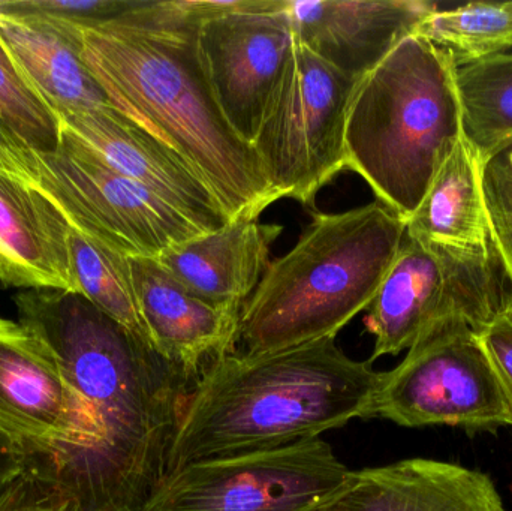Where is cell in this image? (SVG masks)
Returning a JSON list of instances; mask_svg holds the SVG:
<instances>
[{
  "instance_id": "1",
  "label": "cell",
  "mask_w": 512,
  "mask_h": 511,
  "mask_svg": "<svg viewBox=\"0 0 512 511\" xmlns=\"http://www.w3.org/2000/svg\"><path fill=\"white\" fill-rule=\"evenodd\" d=\"M14 302L18 321L56 354L95 429L71 464L35 470L77 511H143L167 476L191 378L80 294L26 290Z\"/></svg>"
},
{
  "instance_id": "2",
  "label": "cell",
  "mask_w": 512,
  "mask_h": 511,
  "mask_svg": "<svg viewBox=\"0 0 512 511\" xmlns=\"http://www.w3.org/2000/svg\"><path fill=\"white\" fill-rule=\"evenodd\" d=\"M200 23L189 0H146L122 20L84 29V62L117 111L203 177L231 222L254 221L277 197L210 90Z\"/></svg>"
},
{
  "instance_id": "3",
  "label": "cell",
  "mask_w": 512,
  "mask_h": 511,
  "mask_svg": "<svg viewBox=\"0 0 512 511\" xmlns=\"http://www.w3.org/2000/svg\"><path fill=\"white\" fill-rule=\"evenodd\" d=\"M382 374L336 338L267 354H227L191 387L168 473L192 462L315 440L373 417Z\"/></svg>"
},
{
  "instance_id": "4",
  "label": "cell",
  "mask_w": 512,
  "mask_h": 511,
  "mask_svg": "<svg viewBox=\"0 0 512 511\" xmlns=\"http://www.w3.org/2000/svg\"><path fill=\"white\" fill-rule=\"evenodd\" d=\"M408 222L379 203L316 213L297 245L268 264L240 317L246 354L336 338L369 309L406 239Z\"/></svg>"
},
{
  "instance_id": "5",
  "label": "cell",
  "mask_w": 512,
  "mask_h": 511,
  "mask_svg": "<svg viewBox=\"0 0 512 511\" xmlns=\"http://www.w3.org/2000/svg\"><path fill=\"white\" fill-rule=\"evenodd\" d=\"M463 134L456 68L444 51L412 33L355 87L346 168L408 222Z\"/></svg>"
},
{
  "instance_id": "6",
  "label": "cell",
  "mask_w": 512,
  "mask_h": 511,
  "mask_svg": "<svg viewBox=\"0 0 512 511\" xmlns=\"http://www.w3.org/2000/svg\"><path fill=\"white\" fill-rule=\"evenodd\" d=\"M358 81L295 39L252 144L277 200L312 207L345 170L346 116Z\"/></svg>"
},
{
  "instance_id": "7",
  "label": "cell",
  "mask_w": 512,
  "mask_h": 511,
  "mask_svg": "<svg viewBox=\"0 0 512 511\" xmlns=\"http://www.w3.org/2000/svg\"><path fill=\"white\" fill-rule=\"evenodd\" d=\"M504 267L498 252L468 254L424 245L406 236L369 308L373 360L397 356L450 323L483 332L505 308Z\"/></svg>"
},
{
  "instance_id": "8",
  "label": "cell",
  "mask_w": 512,
  "mask_h": 511,
  "mask_svg": "<svg viewBox=\"0 0 512 511\" xmlns=\"http://www.w3.org/2000/svg\"><path fill=\"white\" fill-rule=\"evenodd\" d=\"M349 473L330 444L315 438L177 468L143 511H321Z\"/></svg>"
},
{
  "instance_id": "9",
  "label": "cell",
  "mask_w": 512,
  "mask_h": 511,
  "mask_svg": "<svg viewBox=\"0 0 512 511\" xmlns=\"http://www.w3.org/2000/svg\"><path fill=\"white\" fill-rule=\"evenodd\" d=\"M373 417L403 428L445 425L471 432L512 426V411L478 333L450 323L418 339L382 374Z\"/></svg>"
},
{
  "instance_id": "10",
  "label": "cell",
  "mask_w": 512,
  "mask_h": 511,
  "mask_svg": "<svg viewBox=\"0 0 512 511\" xmlns=\"http://www.w3.org/2000/svg\"><path fill=\"white\" fill-rule=\"evenodd\" d=\"M62 131V129H60ZM38 189L72 228L128 258H156L203 231L161 198L108 167L62 131L56 152L36 153Z\"/></svg>"
},
{
  "instance_id": "11",
  "label": "cell",
  "mask_w": 512,
  "mask_h": 511,
  "mask_svg": "<svg viewBox=\"0 0 512 511\" xmlns=\"http://www.w3.org/2000/svg\"><path fill=\"white\" fill-rule=\"evenodd\" d=\"M0 434L39 471L66 467L95 438L89 411L47 342L20 321L2 317Z\"/></svg>"
},
{
  "instance_id": "12",
  "label": "cell",
  "mask_w": 512,
  "mask_h": 511,
  "mask_svg": "<svg viewBox=\"0 0 512 511\" xmlns=\"http://www.w3.org/2000/svg\"><path fill=\"white\" fill-rule=\"evenodd\" d=\"M294 45L288 0H243L198 26L207 83L228 125L249 146Z\"/></svg>"
},
{
  "instance_id": "13",
  "label": "cell",
  "mask_w": 512,
  "mask_h": 511,
  "mask_svg": "<svg viewBox=\"0 0 512 511\" xmlns=\"http://www.w3.org/2000/svg\"><path fill=\"white\" fill-rule=\"evenodd\" d=\"M59 122L62 131L108 167L161 198L203 233L230 224L224 207L191 164L116 108L78 111Z\"/></svg>"
},
{
  "instance_id": "14",
  "label": "cell",
  "mask_w": 512,
  "mask_h": 511,
  "mask_svg": "<svg viewBox=\"0 0 512 511\" xmlns=\"http://www.w3.org/2000/svg\"><path fill=\"white\" fill-rule=\"evenodd\" d=\"M138 311L153 350L192 381L234 353L242 309L206 302L152 258H129Z\"/></svg>"
},
{
  "instance_id": "15",
  "label": "cell",
  "mask_w": 512,
  "mask_h": 511,
  "mask_svg": "<svg viewBox=\"0 0 512 511\" xmlns=\"http://www.w3.org/2000/svg\"><path fill=\"white\" fill-rule=\"evenodd\" d=\"M295 39L361 80L438 6L426 0H288Z\"/></svg>"
},
{
  "instance_id": "16",
  "label": "cell",
  "mask_w": 512,
  "mask_h": 511,
  "mask_svg": "<svg viewBox=\"0 0 512 511\" xmlns=\"http://www.w3.org/2000/svg\"><path fill=\"white\" fill-rule=\"evenodd\" d=\"M321 511H508L492 477L453 462L412 458L351 471Z\"/></svg>"
},
{
  "instance_id": "17",
  "label": "cell",
  "mask_w": 512,
  "mask_h": 511,
  "mask_svg": "<svg viewBox=\"0 0 512 511\" xmlns=\"http://www.w3.org/2000/svg\"><path fill=\"white\" fill-rule=\"evenodd\" d=\"M0 42L15 72L57 119L113 107L83 57V29L29 14H0Z\"/></svg>"
},
{
  "instance_id": "18",
  "label": "cell",
  "mask_w": 512,
  "mask_h": 511,
  "mask_svg": "<svg viewBox=\"0 0 512 511\" xmlns=\"http://www.w3.org/2000/svg\"><path fill=\"white\" fill-rule=\"evenodd\" d=\"M71 225L35 186L0 174V282L26 290L78 294Z\"/></svg>"
},
{
  "instance_id": "19",
  "label": "cell",
  "mask_w": 512,
  "mask_h": 511,
  "mask_svg": "<svg viewBox=\"0 0 512 511\" xmlns=\"http://www.w3.org/2000/svg\"><path fill=\"white\" fill-rule=\"evenodd\" d=\"M279 224L230 222L200 234L156 258L183 287L206 302L243 309L268 267L271 246L282 234Z\"/></svg>"
},
{
  "instance_id": "20",
  "label": "cell",
  "mask_w": 512,
  "mask_h": 511,
  "mask_svg": "<svg viewBox=\"0 0 512 511\" xmlns=\"http://www.w3.org/2000/svg\"><path fill=\"white\" fill-rule=\"evenodd\" d=\"M483 174V161L463 134L409 219L406 236L445 251H495Z\"/></svg>"
},
{
  "instance_id": "21",
  "label": "cell",
  "mask_w": 512,
  "mask_h": 511,
  "mask_svg": "<svg viewBox=\"0 0 512 511\" xmlns=\"http://www.w3.org/2000/svg\"><path fill=\"white\" fill-rule=\"evenodd\" d=\"M463 132L486 165L512 147V53L456 69Z\"/></svg>"
},
{
  "instance_id": "22",
  "label": "cell",
  "mask_w": 512,
  "mask_h": 511,
  "mask_svg": "<svg viewBox=\"0 0 512 511\" xmlns=\"http://www.w3.org/2000/svg\"><path fill=\"white\" fill-rule=\"evenodd\" d=\"M415 33L444 51L454 68H462L512 47V2L436 8Z\"/></svg>"
},
{
  "instance_id": "23",
  "label": "cell",
  "mask_w": 512,
  "mask_h": 511,
  "mask_svg": "<svg viewBox=\"0 0 512 511\" xmlns=\"http://www.w3.org/2000/svg\"><path fill=\"white\" fill-rule=\"evenodd\" d=\"M69 246L78 294L153 350L138 311L129 258L72 227Z\"/></svg>"
},
{
  "instance_id": "24",
  "label": "cell",
  "mask_w": 512,
  "mask_h": 511,
  "mask_svg": "<svg viewBox=\"0 0 512 511\" xmlns=\"http://www.w3.org/2000/svg\"><path fill=\"white\" fill-rule=\"evenodd\" d=\"M0 120L36 153L56 152L60 122L15 69L0 63Z\"/></svg>"
},
{
  "instance_id": "25",
  "label": "cell",
  "mask_w": 512,
  "mask_h": 511,
  "mask_svg": "<svg viewBox=\"0 0 512 511\" xmlns=\"http://www.w3.org/2000/svg\"><path fill=\"white\" fill-rule=\"evenodd\" d=\"M144 3L146 0H3L0 14L39 15L84 30L122 20Z\"/></svg>"
},
{
  "instance_id": "26",
  "label": "cell",
  "mask_w": 512,
  "mask_h": 511,
  "mask_svg": "<svg viewBox=\"0 0 512 511\" xmlns=\"http://www.w3.org/2000/svg\"><path fill=\"white\" fill-rule=\"evenodd\" d=\"M483 188L493 245L512 288V147L484 165Z\"/></svg>"
},
{
  "instance_id": "27",
  "label": "cell",
  "mask_w": 512,
  "mask_h": 511,
  "mask_svg": "<svg viewBox=\"0 0 512 511\" xmlns=\"http://www.w3.org/2000/svg\"><path fill=\"white\" fill-rule=\"evenodd\" d=\"M0 511L77 510L50 479L29 465L23 476L0 497Z\"/></svg>"
},
{
  "instance_id": "28",
  "label": "cell",
  "mask_w": 512,
  "mask_h": 511,
  "mask_svg": "<svg viewBox=\"0 0 512 511\" xmlns=\"http://www.w3.org/2000/svg\"><path fill=\"white\" fill-rule=\"evenodd\" d=\"M512 411V294L495 320L478 333Z\"/></svg>"
},
{
  "instance_id": "29",
  "label": "cell",
  "mask_w": 512,
  "mask_h": 511,
  "mask_svg": "<svg viewBox=\"0 0 512 511\" xmlns=\"http://www.w3.org/2000/svg\"><path fill=\"white\" fill-rule=\"evenodd\" d=\"M0 174L38 188L39 171L35 150L27 147L0 120Z\"/></svg>"
},
{
  "instance_id": "30",
  "label": "cell",
  "mask_w": 512,
  "mask_h": 511,
  "mask_svg": "<svg viewBox=\"0 0 512 511\" xmlns=\"http://www.w3.org/2000/svg\"><path fill=\"white\" fill-rule=\"evenodd\" d=\"M29 467V456L0 434V497Z\"/></svg>"
},
{
  "instance_id": "31",
  "label": "cell",
  "mask_w": 512,
  "mask_h": 511,
  "mask_svg": "<svg viewBox=\"0 0 512 511\" xmlns=\"http://www.w3.org/2000/svg\"><path fill=\"white\" fill-rule=\"evenodd\" d=\"M0 63H2V65L8 66V68L14 69L11 60H9L8 54H6L5 48H3L2 42H0Z\"/></svg>"
}]
</instances>
